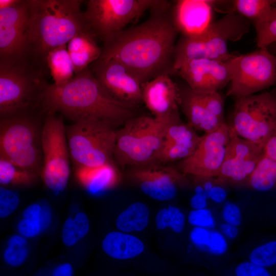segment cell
I'll return each mask as SVG.
<instances>
[{
    "label": "cell",
    "mask_w": 276,
    "mask_h": 276,
    "mask_svg": "<svg viewBox=\"0 0 276 276\" xmlns=\"http://www.w3.org/2000/svg\"><path fill=\"white\" fill-rule=\"evenodd\" d=\"M171 3L153 9L144 22L104 39L102 58L124 64L142 85L160 75H174V54L179 34L171 14Z\"/></svg>",
    "instance_id": "6da1fadb"
},
{
    "label": "cell",
    "mask_w": 276,
    "mask_h": 276,
    "mask_svg": "<svg viewBox=\"0 0 276 276\" xmlns=\"http://www.w3.org/2000/svg\"><path fill=\"white\" fill-rule=\"evenodd\" d=\"M40 103L50 113L59 112L74 122L95 119L113 127L134 117V106L108 94L89 67L64 85L47 83Z\"/></svg>",
    "instance_id": "7a4b0ae2"
},
{
    "label": "cell",
    "mask_w": 276,
    "mask_h": 276,
    "mask_svg": "<svg viewBox=\"0 0 276 276\" xmlns=\"http://www.w3.org/2000/svg\"><path fill=\"white\" fill-rule=\"evenodd\" d=\"M79 0H29L27 37L28 57L45 62L53 49L67 44L79 32L87 30Z\"/></svg>",
    "instance_id": "3957f363"
},
{
    "label": "cell",
    "mask_w": 276,
    "mask_h": 276,
    "mask_svg": "<svg viewBox=\"0 0 276 276\" xmlns=\"http://www.w3.org/2000/svg\"><path fill=\"white\" fill-rule=\"evenodd\" d=\"M251 22L234 12L213 21L201 35L193 37L180 36L174 50V68L177 71L186 62L200 58L222 61L235 55L228 50V43L240 40L250 29Z\"/></svg>",
    "instance_id": "277c9868"
},
{
    "label": "cell",
    "mask_w": 276,
    "mask_h": 276,
    "mask_svg": "<svg viewBox=\"0 0 276 276\" xmlns=\"http://www.w3.org/2000/svg\"><path fill=\"white\" fill-rule=\"evenodd\" d=\"M29 59L11 62L0 60L1 118L25 111L39 101L46 85L40 66Z\"/></svg>",
    "instance_id": "5b68a950"
},
{
    "label": "cell",
    "mask_w": 276,
    "mask_h": 276,
    "mask_svg": "<svg viewBox=\"0 0 276 276\" xmlns=\"http://www.w3.org/2000/svg\"><path fill=\"white\" fill-rule=\"evenodd\" d=\"M170 125L155 118L133 117L117 131L114 151L122 165L141 166L157 159Z\"/></svg>",
    "instance_id": "8992f818"
},
{
    "label": "cell",
    "mask_w": 276,
    "mask_h": 276,
    "mask_svg": "<svg viewBox=\"0 0 276 276\" xmlns=\"http://www.w3.org/2000/svg\"><path fill=\"white\" fill-rule=\"evenodd\" d=\"M117 131L108 124L95 119L77 121L69 127L70 155L77 167H94L110 162Z\"/></svg>",
    "instance_id": "52a82bcc"
},
{
    "label": "cell",
    "mask_w": 276,
    "mask_h": 276,
    "mask_svg": "<svg viewBox=\"0 0 276 276\" xmlns=\"http://www.w3.org/2000/svg\"><path fill=\"white\" fill-rule=\"evenodd\" d=\"M19 113L2 118L1 157L16 167L35 172L41 166V135L35 122Z\"/></svg>",
    "instance_id": "ba28073f"
},
{
    "label": "cell",
    "mask_w": 276,
    "mask_h": 276,
    "mask_svg": "<svg viewBox=\"0 0 276 276\" xmlns=\"http://www.w3.org/2000/svg\"><path fill=\"white\" fill-rule=\"evenodd\" d=\"M276 123V94L266 91L237 98L231 137L238 136L264 147Z\"/></svg>",
    "instance_id": "9c48e42d"
},
{
    "label": "cell",
    "mask_w": 276,
    "mask_h": 276,
    "mask_svg": "<svg viewBox=\"0 0 276 276\" xmlns=\"http://www.w3.org/2000/svg\"><path fill=\"white\" fill-rule=\"evenodd\" d=\"M167 2L165 0H89L83 14L87 28L103 41L125 29L147 10Z\"/></svg>",
    "instance_id": "30bf717a"
},
{
    "label": "cell",
    "mask_w": 276,
    "mask_h": 276,
    "mask_svg": "<svg viewBox=\"0 0 276 276\" xmlns=\"http://www.w3.org/2000/svg\"><path fill=\"white\" fill-rule=\"evenodd\" d=\"M65 133L62 120L50 113L41 134L43 154L41 174L46 186L55 194L65 190L70 174Z\"/></svg>",
    "instance_id": "8fae6325"
},
{
    "label": "cell",
    "mask_w": 276,
    "mask_h": 276,
    "mask_svg": "<svg viewBox=\"0 0 276 276\" xmlns=\"http://www.w3.org/2000/svg\"><path fill=\"white\" fill-rule=\"evenodd\" d=\"M233 77L226 95L236 98L255 95L276 82V56L267 48L235 55Z\"/></svg>",
    "instance_id": "7c38bea8"
},
{
    "label": "cell",
    "mask_w": 276,
    "mask_h": 276,
    "mask_svg": "<svg viewBox=\"0 0 276 276\" xmlns=\"http://www.w3.org/2000/svg\"><path fill=\"white\" fill-rule=\"evenodd\" d=\"M230 139L229 128L226 123L205 133L201 136L194 152L181 162L183 172L201 177L218 176Z\"/></svg>",
    "instance_id": "4fadbf2b"
},
{
    "label": "cell",
    "mask_w": 276,
    "mask_h": 276,
    "mask_svg": "<svg viewBox=\"0 0 276 276\" xmlns=\"http://www.w3.org/2000/svg\"><path fill=\"white\" fill-rule=\"evenodd\" d=\"M29 17V0L0 9V60L15 62L28 58Z\"/></svg>",
    "instance_id": "5bb4252c"
},
{
    "label": "cell",
    "mask_w": 276,
    "mask_h": 276,
    "mask_svg": "<svg viewBox=\"0 0 276 276\" xmlns=\"http://www.w3.org/2000/svg\"><path fill=\"white\" fill-rule=\"evenodd\" d=\"M91 67L96 79L113 98L134 106L142 101V84L120 62L100 58Z\"/></svg>",
    "instance_id": "9a60e30c"
},
{
    "label": "cell",
    "mask_w": 276,
    "mask_h": 276,
    "mask_svg": "<svg viewBox=\"0 0 276 276\" xmlns=\"http://www.w3.org/2000/svg\"><path fill=\"white\" fill-rule=\"evenodd\" d=\"M231 59L226 61L207 58L193 59L185 62L178 68L177 74L194 91L218 92L232 80Z\"/></svg>",
    "instance_id": "2e32d148"
},
{
    "label": "cell",
    "mask_w": 276,
    "mask_h": 276,
    "mask_svg": "<svg viewBox=\"0 0 276 276\" xmlns=\"http://www.w3.org/2000/svg\"><path fill=\"white\" fill-rule=\"evenodd\" d=\"M142 87V101L154 118L169 124L180 120V90L170 76H159Z\"/></svg>",
    "instance_id": "e0dca14e"
},
{
    "label": "cell",
    "mask_w": 276,
    "mask_h": 276,
    "mask_svg": "<svg viewBox=\"0 0 276 276\" xmlns=\"http://www.w3.org/2000/svg\"><path fill=\"white\" fill-rule=\"evenodd\" d=\"M263 149L259 145L238 136L231 137L217 177L235 183L248 179L263 154Z\"/></svg>",
    "instance_id": "ac0fdd59"
},
{
    "label": "cell",
    "mask_w": 276,
    "mask_h": 276,
    "mask_svg": "<svg viewBox=\"0 0 276 276\" xmlns=\"http://www.w3.org/2000/svg\"><path fill=\"white\" fill-rule=\"evenodd\" d=\"M214 1L177 0L171 3L173 23L181 36L201 35L213 22Z\"/></svg>",
    "instance_id": "d6986e66"
},
{
    "label": "cell",
    "mask_w": 276,
    "mask_h": 276,
    "mask_svg": "<svg viewBox=\"0 0 276 276\" xmlns=\"http://www.w3.org/2000/svg\"><path fill=\"white\" fill-rule=\"evenodd\" d=\"M149 164L139 166L133 172L141 191L157 201H166L174 198L177 193L176 182L180 178V174L171 167Z\"/></svg>",
    "instance_id": "ffe728a7"
},
{
    "label": "cell",
    "mask_w": 276,
    "mask_h": 276,
    "mask_svg": "<svg viewBox=\"0 0 276 276\" xmlns=\"http://www.w3.org/2000/svg\"><path fill=\"white\" fill-rule=\"evenodd\" d=\"M200 138L188 124L180 120L170 124L157 159L162 162L183 160L194 152Z\"/></svg>",
    "instance_id": "44dd1931"
},
{
    "label": "cell",
    "mask_w": 276,
    "mask_h": 276,
    "mask_svg": "<svg viewBox=\"0 0 276 276\" xmlns=\"http://www.w3.org/2000/svg\"><path fill=\"white\" fill-rule=\"evenodd\" d=\"M179 90L180 105L188 120V124L195 130L209 133L225 123L210 112L200 92L193 90L187 84L186 87L179 88Z\"/></svg>",
    "instance_id": "7402d4cb"
},
{
    "label": "cell",
    "mask_w": 276,
    "mask_h": 276,
    "mask_svg": "<svg viewBox=\"0 0 276 276\" xmlns=\"http://www.w3.org/2000/svg\"><path fill=\"white\" fill-rule=\"evenodd\" d=\"M96 39V36L87 29L77 33L68 42L67 51L75 75L100 58L102 48L98 45Z\"/></svg>",
    "instance_id": "603a6c76"
},
{
    "label": "cell",
    "mask_w": 276,
    "mask_h": 276,
    "mask_svg": "<svg viewBox=\"0 0 276 276\" xmlns=\"http://www.w3.org/2000/svg\"><path fill=\"white\" fill-rule=\"evenodd\" d=\"M76 175L88 193L95 196L113 187L119 178V172L111 162L97 166L77 167Z\"/></svg>",
    "instance_id": "cb8c5ba5"
},
{
    "label": "cell",
    "mask_w": 276,
    "mask_h": 276,
    "mask_svg": "<svg viewBox=\"0 0 276 276\" xmlns=\"http://www.w3.org/2000/svg\"><path fill=\"white\" fill-rule=\"evenodd\" d=\"M101 247L107 256L119 260L134 258L145 250V244L141 239L118 230L108 233L102 241Z\"/></svg>",
    "instance_id": "d4e9b609"
},
{
    "label": "cell",
    "mask_w": 276,
    "mask_h": 276,
    "mask_svg": "<svg viewBox=\"0 0 276 276\" xmlns=\"http://www.w3.org/2000/svg\"><path fill=\"white\" fill-rule=\"evenodd\" d=\"M150 211L148 205L142 202H134L122 211L116 219L118 231L128 233L141 232L148 226Z\"/></svg>",
    "instance_id": "484cf974"
},
{
    "label": "cell",
    "mask_w": 276,
    "mask_h": 276,
    "mask_svg": "<svg viewBox=\"0 0 276 276\" xmlns=\"http://www.w3.org/2000/svg\"><path fill=\"white\" fill-rule=\"evenodd\" d=\"M55 85L65 84L74 77L73 64L68 54L67 44L59 46L50 51L45 59Z\"/></svg>",
    "instance_id": "4316f807"
},
{
    "label": "cell",
    "mask_w": 276,
    "mask_h": 276,
    "mask_svg": "<svg viewBox=\"0 0 276 276\" xmlns=\"http://www.w3.org/2000/svg\"><path fill=\"white\" fill-rule=\"evenodd\" d=\"M276 3L270 0H233L226 1L225 13L234 12L255 25L262 19Z\"/></svg>",
    "instance_id": "83f0119b"
},
{
    "label": "cell",
    "mask_w": 276,
    "mask_h": 276,
    "mask_svg": "<svg viewBox=\"0 0 276 276\" xmlns=\"http://www.w3.org/2000/svg\"><path fill=\"white\" fill-rule=\"evenodd\" d=\"M250 187L258 192H267L276 185V160L265 155L261 156L247 179Z\"/></svg>",
    "instance_id": "f1b7e54d"
},
{
    "label": "cell",
    "mask_w": 276,
    "mask_h": 276,
    "mask_svg": "<svg viewBox=\"0 0 276 276\" xmlns=\"http://www.w3.org/2000/svg\"><path fill=\"white\" fill-rule=\"evenodd\" d=\"M90 223L87 215L77 212L65 220L61 230V239L64 245L72 247L77 244L88 233Z\"/></svg>",
    "instance_id": "f546056e"
},
{
    "label": "cell",
    "mask_w": 276,
    "mask_h": 276,
    "mask_svg": "<svg viewBox=\"0 0 276 276\" xmlns=\"http://www.w3.org/2000/svg\"><path fill=\"white\" fill-rule=\"evenodd\" d=\"M186 220L185 213L179 208L169 205L157 212L155 224L158 229L169 228L176 234H180L184 231Z\"/></svg>",
    "instance_id": "4dcf8cb0"
},
{
    "label": "cell",
    "mask_w": 276,
    "mask_h": 276,
    "mask_svg": "<svg viewBox=\"0 0 276 276\" xmlns=\"http://www.w3.org/2000/svg\"><path fill=\"white\" fill-rule=\"evenodd\" d=\"M28 255L27 239L19 234L10 237L3 254L4 262L10 266L19 267L26 262Z\"/></svg>",
    "instance_id": "1f68e13d"
},
{
    "label": "cell",
    "mask_w": 276,
    "mask_h": 276,
    "mask_svg": "<svg viewBox=\"0 0 276 276\" xmlns=\"http://www.w3.org/2000/svg\"><path fill=\"white\" fill-rule=\"evenodd\" d=\"M256 43L259 48H267L276 42V7H272L268 14L254 25Z\"/></svg>",
    "instance_id": "d6a6232c"
},
{
    "label": "cell",
    "mask_w": 276,
    "mask_h": 276,
    "mask_svg": "<svg viewBox=\"0 0 276 276\" xmlns=\"http://www.w3.org/2000/svg\"><path fill=\"white\" fill-rule=\"evenodd\" d=\"M35 174V172L20 169L0 158V183L3 186L29 182Z\"/></svg>",
    "instance_id": "836d02e7"
},
{
    "label": "cell",
    "mask_w": 276,
    "mask_h": 276,
    "mask_svg": "<svg viewBox=\"0 0 276 276\" xmlns=\"http://www.w3.org/2000/svg\"><path fill=\"white\" fill-rule=\"evenodd\" d=\"M248 260L265 268L276 264V240H272L254 248L249 252Z\"/></svg>",
    "instance_id": "e575fe53"
},
{
    "label": "cell",
    "mask_w": 276,
    "mask_h": 276,
    "mask_svg": "<svg viewBox=\"0 0 276 276\" xmlns=\"http://www.w3.org/2000/svg\"><path fill=\"white\" fill-rule=\"evenodd\" d=\"M188 223L193 227L214 229L216 221L213 211L208 208L192 209L187 217Z\"/></svg>",
    "instance_id": "d590c367"
},
{
    "label": "cell",
    "mask_w": 276,
    "mask_h": 276,
    "mask_svg": "<svg viewBox=\"0 0 276 276\" xmlns=\"http://www.w3.org/2000/svg\"><path fill=\"white\" fill-rule=\"evenodd\" d=\"M19 198L14 191L4 187L0 188V217L5 218L17 209L19 204Z\"/></svg>",
    "instance_id": "8d00e7d4"
},
{
    "label": "cell",
    "mask_w": 276,
    "mask_h": 276,
    "mask_svg": "<svg viewBox=\"0 0 276 276\" xmlns=\"http://www.w3.org/2000/svg\"><path fill=\"white\" fill-rule=\"evenodd\" d=\"M201 93L210 112L217 118L224 121V103L221 95L218 91Z\"/></svg>",
    "instance_id": "74e56055"
},
{
    "label": "cell",
    "mask_w": 276,
    "mask_h": 276,
    "mask_svg": "<svg viewBox=\"0 0 276 276\" xmlns=\"http://www.w3.org/2000/svg\"><path fill=\"white\" fill-rule=\"evenodd\" d=\"M228 249L227 239L220 231L211 229L210 237L206 251L215 256H221L226 254Z\"/></svg>",
    "instance_id": "f35d334b"
},
{
    "label": "cell",
    "mask_w": 276,
    "mask_h": 276,
    "mask_svg": "<svg viewBox=\"0 0 276 276\" xmlns=\"http://www.w3.org/2000/svg\"><path fill=\"white\" fill-rule=\"evenodd\" d=\"M18 234L26 239L34 238L44 231L41 221L22 217L17 224Z\"/></svg>",
    "instance_id": "ab89813d"
},
{
    "label": "cell",
    "mask_w": 276,
    "mask_h": 276,
    "mask_svg": "<svg viewBox=\"0 0 276 276\" xmlns=\"http://www.w3.org/2000/svg\"><path fill=\"white\" fill-rule=\"evenodd\" d=\"M234 274L235 276H271L266 268L249 260L238 264L235 268Z\"/></svg>",
    "instance_id": "60d3db41"
},
{
    "label": "cell",
    "mask_w": 276,
    "mask_h": 276,
    "mask_svg": "<svg viewBox=\"0 0 276 276\" xmlns=\"http://www.w3.org/2000/svg\"><path fill=\"white\" fill-rule=\"evenodd\" d=\"M221 217L224 223L239 227L242 222V213L240 208L233 202L225 203L221 211Z\"/></svg>",
    "instance_id": "b9f144b4"
},
{
    "label": "cell",
    "mask_w": 276,
    "mask_h": 276,
    "mask_svg": "<svg viewBox=\"0 0 276 276\" xmlns=\"http://www.w3.org/2000/svg\"><path fill=\"white\" fill-rule=\"evenodd\" d=\"M211 229L193 227L190 231L189 238L192 244L197 248L205 250L209 244Z\"/></svg>",
    "instance_id": "7bdbcfd3"
},
{
    "label": "cell",
    "mask_w": 276,
    "mask_h": 276,
    "mask_svg": "<svg viewBox=\"0 0 276 276\" xmlns=\"http://www.w3.org/2000/svg\"><path fill=\"white\" fill-rule=\"evenodd\" d=\"M263 153L276 160V123L268 140L264 147Z\"/></svg>",
    "instance_id": "ee69618b"
},
{
    "label": "cell",
    "mask_w": 276,
    "mask_h": 276,
    "mask_svg": "<svg viewBox=\"0 0 276 276\" xmlns=\"http://www.w3.org/2000/svg\"><path fill=\"white\" fill-rule=\"evenodd\" d=\"M206 194L209 199L217 203L223 202L227 197L226 190L220 186H214Z\"/></svg>",
    "instance_id": "f6af8a7d"
},
{
    "label": "cell",
    "mask_w": 276,
    "mask_h": 276,
    "mask_svg": "<svg viewBox=\"0 0 276 276\" xmlns=\"http://www.w3.org/2000/svg\"><path fill=\"white\" fill-rule=\"evenodd\" d=\"M208 196L205 193H195L190 199V206L194 210L206 208L208 205Z\"/></svg>",
    "instance_id": "bcb514c9"
},
{
    "label": "cell",
    "mask_w": 276,
    "mask_h": 276,
    "mask_svg": "<svg viewBox=\"0 0 276 276\" xmlns=\"http://www.w3.org/2000/svg\"><path fill=\"white\" fill-rule=\"evenodd\" d=\"M220 231L227 239L229 240L236 239L239 234L238 226L224 222L220 225Z\"/></svg>",
    "instance_id": "7dc6e473"
},
{
    "label": "cell",
    "mask_w": 276,
    "mask_h": 276,
    "mask_svg": "<svg viewBox=\"0 0 276 276\" xmlns=\"http://www.w3.org/2000/svg\"><path fill=\"white\" fill-rule=\"evenodd\" d=\"M74 270L69 263H62L56 266L53 270L52 276H73Z\"/></svg>",
    "instance_id": "c3c4849f"
},
{
    "label": "cell",
    "mask_w": 276,
    "mask_h": 276,
    "mask_svg": "<svg viewBox=\"0 0 276 276\" xmlns=\"http://www.w3.org/2000/svg\"><path fill=\"white\" fill-rule=\"evenodd\" d=\"M20 0H0V9L11 7L18 4Z\"/></svg>",
    "instance_id": "681fc988"
}]
</instances>
